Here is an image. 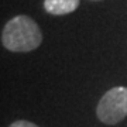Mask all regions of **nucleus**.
Returning <instances> with one entry per match:
<instances>
[{"label": "nucleus", "instance_id": "f257e3e1", "mask_svg": "<svg viewBox=\"0 0 127 127\" xmlns=\"http://www.w3.org/2000/svg\"><path fill=\"white\" fill-rule=\"evenodd\" d=\"M42 34L38 24L28 16H16L1 31V44L13 52H28L38 48Z\"/></svg>", "mask_w": 127, "mask_h": 127}, {"label": "nucleus", "instance_id": "f03ea898", "mask_svg": "<svg viewBox=\"0 0 127 127\" xmlns=\"http://www.w3.org/2000/svg\"><path fill=\"white\" fill-rule=\"evenodd\" d=\"M96 114L104 124H116L127 116V88H112L99 100Z\"/></svg>", "mask_w": 127, "mask_h": 127}, {"label": "nucleus", "instance_id": "7ed1b4c3", "mask_svg": "<svg viewBox=\"0 0 127 127\" xmlns=\"http://www.w3.org/2000/svg\"><path fill=\"white\" fill-rule=\"evenodd\" d=\"M81 0H44V9L54 16H64L75 11L79 7Z\"/></svg>", "mask_w": 127, "mask_h": 127}, {"label": "nucleus", "instance_id": "20e7f679", "mask_svg": "<svg viewBox=\"0 0 127 127\" xmlns=\"http://www.w3.org/2000/svg\"><path fill=\"white\" fill-rule=\"evenodd\" d=\"M10 127H38V126L31 122H27V120H17V122L11 123Z\"/></svg>", "mask_w": 127, "mask_h": 127}]
</instances>
